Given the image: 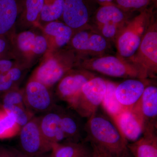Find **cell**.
<instances>
[{
    "label": "cell",
    "mask_w": 157,
    "mask_h": 157,
    "mask_svg": "<svg viewBox=\"0 0 157 157\" xmlns=\"http://www.w3.org/2000/svg\"><path fill=\"white\" fill-rule=\"evenodd\" d=\"M79 60L75 52L69 47L48 51L30 78L51 89L69 71L78 67Z\"/></svg>",
    "instance_id": "obj_2"
},
{
    "label": "cell",
    "mask_w": 157,
    "mask_h": 157,
    "mask_svg": "<svg viewBox=\"0 0 157 157\" xmlns=\"http://www.w3.org/2000/svg\"><path fill=\"white\" fill-rule=\"evenodd\" d=\"M23 89L26 105L34 114H44L56 106L51 89L37 80L30 78Z\"/></svg>",
    "instance_id": "obj_9"
},
{
    "label": "cell",
    "mask_w": 157,
    "mask_h": 157,
    "mask_svg": "<svg viewBox=\"0 0 157 157\" xmlns=\"http://www.w3.org/2000/svg\"><path fill=\"white\" fill-rule=\"evenodd\" d=\"M130 109L140 120L143 133L147 131H157L156 86L148 85L139 101Z\"/></svg>",
    "instance_id": "obj_11"
},
{
    "label": "cell",
    "mask_w": 157,
    "mask_h": 157,
    "mask_svg": "<svg viewBox=\"0 0 157 157\" xmlns=\"http://www.w3.org/2000/svg\"><path fill=\"white\" fill-rule=\"evenodd\" d=\"M94 157H104L103 156L101 155L98 154H96L94 153Z\"/></svg>",
    "instance_id": "obj_36"
},
{
    "label": "cell",
    "mask_w": 157,
    "mask_h": 157,
    "mask_svg": "<svg viewBox=\"0 0 157 157\" xmlns=\"http://www.w3.org/2000/svg\"><path fill=\"white\" fill-rule=\"evenodd\" d=\"M61 126L67 141L79 142L82 129L80 121L73 113L64 109L61 121Z\"/></svg>",
    "instance_id": "obj_23"
},
{
    "label": "cell",
    "mask_w": 157,
    "mask_h": 157,
    "mask_svg": "<svg viewBox=\"0 0 157 157\" xmlns=\"http://www.w3.org/2000/svg\"><path fill=\"white\" fill-rule=\"evenodd\" d=\"M78 67L111 77L142 79L138 70L128 61L120 56L80 59Z\"/></svg>",
    "instance_id": "obj_6"
},
{
    "label": "cell",
    "mask_w": 157,
    "mask_h": 157,
    "mask_svg": "<svg viewBox=\"0 0 157 157\" xmlns=\"http://www.w3.org/2000/svg\"><path fill=\"white\" fill-rule=\"evenodd\" d=\"M79 59L83 55H99L106 50L107 39L101 34L89 31L85 28L76 31L68 45Z\"/></svg>",
    "instance_id": "obj_12"
},
{
    "label": "cell",
    "mask_w": 157,
    "mask_h": 157,
    "mask_svg": "<svg viewBox=\"0 0 157 157\" xmlns=\"http://www.w3.org/2000/svg\"><path fill=\"white\" fill-rule=\"evenodd\" d=\"M14 60L29 70L48 50L40 27L16 33L11 38Z\"/></svg>",
    "instance_id": "obj_3"
},
{
    "label": "cell",
    "mask_w": 157,
    "mask_h": 157,
    "mask_svg": "<svg viewBox=\"0 0 157 157\" xmlns=\"http://www.w3.org/2000/svg\"><path fill=\"white\" fill-rule=\"evenodd\" d=\"M128 147L134 157H157L156 131H146L140 139L128 143Z\"/></svg>",
    "instance_id": "obj_20"
},
{
    "label": "cell",
    "mask_w": 157,
    "mask_h": 157,
    "mask_svg": "<svg viewBox=\"0 0 157 157\" xmlns=\"http://www.w3.org/2000/svg\"><path fill=\"white\" fill-rule=\"evenodd\" d=\"M13 105H26L23 89L14 88L6 92L0 93L1 108Z\"/></svg>",
    "instance_id": "obj_28"
},
{
    "label": "cell",
    "mask_w": 157,
    "mask_h": 157,
    "mask_svg": "<svg viewBox=\"0 0 157 157\" xmlns=\"http://www.w3.org/2000/svg\"><path fill=\"white\" fill-rule=\"evenodd\" d=\"M0 157H27L21 151L12 147L0 146Z\"/></svg>",
    "instance_id": "obj_33"
},
{
    "label": "cell",
    "mask_w": 157,
    "mask_h": 157,
    "mask_svg": "<svg viewBox=\"0 0 157 157\" xmlns=\"http://www.w3.org/2000/svg\"><path fill=\"white\" fill-rule=\"evenodd\" d=\"M44 0H21L16 33L40 27V18Z\"/></svg>",
    "instance_id": "obj_17"
},
{
    "label": "cell",
    "mask_w": 157,
    "mask_h": 157,
    "mask_svg": "<svg viewBox=\"0 0 157 157\" xmlns=\"http://www.w3.org/2000/svg\"><path fill=\"white\" fill-rule=\"evenodd\" d=\"M127 12L115 4L101 6L95 14L98 27L107 24H113L123 27L127 23Z\"/></svg>",
    "instance_id": "obj_22"
},
{
    "label": "cell",
    "mask_w": 157,
    "mask_h": 157,
    "mask_svg": "<svg viewBox=\"0 0 157 157\" xmlns=\"http://www.w3.org/2000/svg\"><path fill=\"white\" fill-rule=\"evenodd\" d=\"M29 70L17 64L8 72L0 74V93L19 87Z\"/></svg>",
    "instance_id": "obj_24"
},
{
    "label": "cell",
    "mask_w": 157,
    "mask_h": 157,
    "mask_svg": "<svg viewBox=\"0 0 157 157\" xmlns=\"http://www.w3.org/2000/svg\"><path fill=\"white\" fill-rule=\"evenodd\" d=\"M151 0H115L116 5L126 12L145 9Z\"/></svg>",
    "instance_id": "obj_30"
},
{
    "label": "cell",
    "mask_w": 157,
    "mask_h": 157,
    "mask_svg": "<svg viewBox=\"0 0 157 157\" xmlns=\"http://www.w3.org/2000/svg\"><path fill=\"white\" fill-rule=\"evenodd\" d=\"M85 141L94 153L104 157H134L124 138L112 120L97 112L84 126Z\"/></svg>",
    "instance_id": "obj_1"
},
{
    "label": "cell",
    "mask_w": 157,
    "mask_h": 157,
    "mask_svg": "<svg viewBox=\"0 0 157 157\" xmlns=\"http://www.w3.org/2000/svg\"><path fill=\"white\" fill-rule=\"evenodd\" d=\"M95 75L82 68H76L67 73L57 83L56 94L70 107L76 100L82 86Z\"/></svg>",
    "instance_id": "obj_10"
},
{
    "label": "cell",
    "mask_w": 157,
    "mask_h": 157,
    "mask_svg": "<svg viewBox=\"0 0 157 157\" xmlns=\"http://www.w3.org/2000/svg\"><path fill=\"white\" fill-rule=\"evenodd\" d=\"M128 142H135L143 135L140 120L130 109H124L113 121Z\"/></svg>",
    "instance_id": "obj_18"
},
{
    "label": "cell",
    "mask_w": 157,
    "mask_h": 157,
    "mask_svg": "<svg viewBox=\"0 0 157 157\" xmlns=\"http://www.w3.org/2000/svg\"><path fill=\"white\" fill-rule=\"evenodd\" d=\"M101 32V35L106 39L116 38L120 31L123 27L113 24H107L98 26Z\"/></svg>",
    "instance_id": "obj_32"
},
{
    "label": "cell",
    "mask_w": 157,
    "mask_h": 157,
    "mask_svg": "<svg viewBox=\"0 0 157 157\" xmlns=\"http://www.w3.org/2000/svg\"><path fill=\"white\" fill-rule=\"evenodd\" d=\"M18 64L15 60L11 59H0V74L6 73Z\"/></svg>",
    "instance_id": "obj_34"
},
{
    "label": "cell",
    "mask_w": 157,
    "mask_h": 157,
    "mask_svg": "<svg viewBox=\"0 0 157 157\" xmlns=\"http://www.w3.org/2000/svg\"><path fill=\"white\" fill-rule=\"evenodd\" d=\"M95 0H64L63 12L61 19L74 31L82 29L89 21ZM96 2V1H95Z\"/></svg>",
    "instance_id": "obj_13"
},
{
    "label": "cell",
    "mask_w": 157,
    "mask_h": 157,
    "mask_svg": "<svg viewBox=\"0 0 157 157\" xmlns=\"http://www.w3.org/2000/svg\"><path fill=\"white\" fill-rule=\"evenodd\" d=\"M97 2L99 3L101 6L108 5V4H114L113 2L115 0H95Z\"/></svg>",
    "instance_id": "obj_35"
},
{
    "label": "cell",
    "mask_w": 157,
    "mask_h": 157,
    "mask_svg": "<svg viewBox=\"0 0 157 157\" xmlns=\"http://www.w3.org/2000/svg\"><path fill=\"white\" fill-rule=\"evenodd\" d=\"M14 59L11 39L3 36H0V59Z\"/></svg>",
    "instance_id": "obj_31"
},
{
    "label": "cell",
    "mask_w": 157,
    "mask_h": 157,
    "mask_svg": "<svg viewBox=\"0 0 157 157\" xmlns=\"http://www.w3.org/2000/svg\"><path fill=\"white\" fill-rule=\"evenodd\" d=\"M39 117L35 116L22 126L19 132L21 151L27 157H33L51 151L52 144L42 135Z\"/></svg>",
    "instance_id": "obj_8"
},
{
    "label": "cell",
    "mask_w": 157,
    "mask_h": 157,
    "mask_svg": "<svg viewBox=\"0 0 157 157\" xmlns=\"http://www.w3.org/2000/svg\"><path fill=\"white\" fill-rule=\"evenodd\" d=\"M117 86L116 83L107 80V90L101 104L113 121L124 109L116 97Z\"/></svg>",
    "instance_id": "obj_26"
},
{
    "label": "cell",
    "mask_w": 157,
    "mask_h": 157,
    "mask_svg": "<svg viewBox=\"0 0 157 157\" xmlns=\"http://www.w3.org/2000/svg\"><path fill=\"white\" fill-rule=\"evenodd\" d=\"M51 157H53L51 155Z\"/></svg>",
    "instance_id": "obj_37"
},
{
    "label": "cell",
    "mask_w": 157,
    "mask_h": 157,
    "mask_svg": "<svg viewBox=\"0 0 157 157\" xmlns=\"http://www.w3.org/2000/svg\"><path fill=\"white\" fill-rule=\"evenodd\" d=\"M107 80L93 77L82 86L76 100L69 107L82 117L89 119L97 112L107 90Z\"/></svg>",
    "instance_id": "obj_7"
},
{
    "label": "cell",
    "mask_w": 157,
    "mask_h": 157,
    "mask_svg": "<svg viewBox=\"0 0 157 157\" xmlns=\"http://www.w3.org/2000/svg\"><path fill=\"white\" fill-rule=\"evenodd\" d=\"M64 109L56 105L53 109L39 117V124L42 135L52 144L61 143L65 137L61 126Z\"/></svg>",
    "instance_id": "obj_15"
},
{
    "label": "cell",
    "mask_w": 157,
    "mask_h": 157,
    "mask_svg": "<svg viewBox=\"0 0 157 157\" xmlns=\"http://www.w3.org/2000/svg\"><path fill=\"white\" fill-rule=\"evenodd\" d=\"M128 61L139 71L142 79L155 76L157 73V27L151 23L136 52Z\"/></svg>",
    "instance_id": "obj_5"
},
{
    "label": "cell",
    "mask_w": 157,
    "mask_h": 157,
    "mask_svg": "<svg viewBox=\"0 0 157 157\" xmlns=\"http://www.w3.org/2000/svg\"><path fill=\"white\" fill-rule=\"evenodd\" d=\"M46 39L48 51L59 50L69 45L74 31L59 20L51 21L40 27Z\"/></svg>",
    "instance_id": "obj_14"
},
{
    "label": "cell",
    "mask_w": 157,
    "mask_h": 157,
    "mask_svg": "<svg viewBox=\"0 0 157 157\" xmlns=\"http://www.w3.org/2000/svg\"><path fill=\"white\" fill-rule=\"evenodd\" d=\"M21 128L12 114L0 108V139L15 137L19 135Z\"/></svg>",
    "instance_id": "obj_27"
},
{
    "label": "cell",
    "mask_w": 157,
    "mask_h": 157,
    "mask_svg": "<svg viewBox=\"0 0 157 157\" xmlns=\"http://www.w3.org/2000/svg\"><path fill=\"white\" fill-rule=\"evenodd\" d=\"M20 4L21 0H0V36L11 39L16 33Z\"/></svg>",
    "instance_id": "obj_19"
},
{
    "label": "cell",
    "mask_w": 157,
    "mask_h": 157,
    "mask_svg": "<svg viewBox=\"0 0 157 157\" xmlns=\"http://www.w3.org/2000/svg\"><path fill=\"white\" fill-rule=\"evenodd\" d=\"M51 155L53 157H94V151L90 144L66 141L53 144Z\"/></svg>",
    "instance_id": "obj_21"
},
{
    "label": "cell",
    "mask_w": 157,
    "mask_h": 157,
    "mask_svg": "<svg viewBox=\"0 0 157 157\" xmlns=\"http://www.w3.org/2000/svg\"><path fill=\"white\" fill-rule=\"evenodd\" d=\"M148 82L146 79L131 78L117 84L115 95L124 109H131L141 98Z\"/></svg>",
    "instance_id": "obj_16"
},
{
    "label": "cell",
    "mask_w": 157,
    "mask_h": 157,
    "mask_svg": "<svg viewBox=\"0 0 157 157\" xmlns=\"http://www.w3.org/2000/svg\"><path fill=\"white\" fill-rule=\"evenodd\" d=\"M2 109L12 114L17 123L21 127L35 116V114L25 105H13L4 107Z\"/></svg>",
    "instance_id": "obj_29"
},
{
    "label": "cell",
    "mask_w": 157,
    "mask_h": 157,
    "mask_svg": "<svg viewBox=\"0 0 157 157\" xmlns=\"http://www.w3.org/2000/svg\"><path fill=\"white\" fill-rule=\"evenodd\" d=\"M64 0H44L40 18V27L61 18Z\"/></svg>",
    "instance_id": "obj_25"
},
{
    "label": "cell",
    "mask_w": 157,
    "mask_h": 157,
    "mask_svg": "<svg viewBox=\"0 0 157 157\" xmlns=\"http://www.w3.org/2000/svg\"><path fill=\"white\" fill-rule=\"evenodd\" d=\"M152 18L151 10L145 9L127 22L116 37L117 48L120 56L124 59L129 58L136 52L151 24Z\"/></svg>",
    "instance_id": "obj_4"
}]
</instances>
